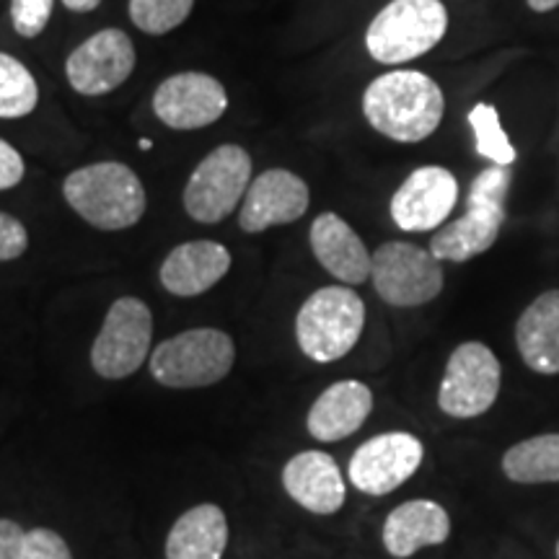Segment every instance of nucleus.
Returning <instances> with one entry per match:
<instances>
[{"mask_svg":"<svg viewBox=\"0 0 559 559\" xmlns=\"http://www.w3.org/2000/svg\"><path fill=\"white\" fill-rule=\"evenodd\" d=\"M366 326V304L347 285H326L311 293L296 317L300 353L313 362H334L358 345Z\"/></svg>","mask_w":559,"mask_h":559,"instance_id":"nucleus-4","label":"nucleus"},{"mask_svg":"<svg viewBox=\"0 0 559 559\" xmlns=\"http://www.w3.org/2000/svg\"><path fill=\"white\" fill-rule=\"evenodd\" d=\"M515 345L534 373H559V288L542 293L515 324Z\"/></svg>","mask_w":559,"mask_h":559,"instance_id":"nucleus-21","label":"nucleus"},{"mask_svg":"<svg viewBox=\"0 0 559 559\" xmlns=\"http://www.w3.org/2000/svg\"><path fill=\"white\" fill-rule=\"evenodd\" d=\"M26 531L16 521L0 519V559H21L24 557Z\"/></svg>","mask_w":559,"mask_h":559,"instance_id":"nucleus-31","label":"nucleus"},{"mask_svg":"<svg viewBox=\"0 0 559 559\" xmlns=\"http://www.w3.org/2000/svg\"><path fill=\"white\" fill-rule=\"evenodd\" d=\"M135 47L122 29H102L70 52L66 73L83 96H104L120 88L135 70Z\"/></svg>","mask_w":559,"mask_h":559,"instance_id":"nucleus-12","label":"nucleus"},{"mask_svg":"<svg viewBox=\"0 0 559 559\" xmlns=\"http://www.w3.org/2000/svg\"><path fill=\"white\" fill-rule=\"evenodd\" d=\"M140 151H151V138L140 140Z\"/></svg>","mask_w":559,"mask_h":559,"instance_id":"nucleus-34","label":"nucleus"},{"mask_svg":"<svg viewBox=\"0 0 559 559\" xmlns=\"http://www.w3.org/2000/svg\"><path fill=\"white\" fill-rule=\"evenodd\" d=\"M55 0H11V21L19 37L34 39L47 29Z\"/></svg>","mask_w":559,"mask_h":559,"instance_id":"nucleus-27","label":"nucleus"},{"mask_svg":"<svg viewBox=\"0 0 559 559\" xmlns=\"http://www.w3.org/2000/svg\"><path fill=\"white\" fill-rule=\"evenodd\" d=\"M502 368L495 353L481 342H464L445 362L438 389V407L443 415L472 419L498 402Z\"/></svg>","mask_w":559,"mask_h":559,"instance_id":"nucleus-10","label":"nucleus"},{"mask_svg":"<svg viewBox=\"0 0 559 559\" xmlns=\"http://www.w3.org/2000/svg\"><path fill=\"white\" fill-rule=\"evenodd\" d=\"M502 472L519 485L559 481V432H544L510 445L502 456Z\"/></svg>","mask_w":559,"mask_h":559,"instance_id":"nucleus-23","label":"nucleus"},{"mask_svg":"<svg viewBox=\"0 0 559 559\" xmlns=\"http://www.w3.org/2000/svg\"><path fill=\"white\" fill-rule=\"evenodd\" d=\"M24 158H21V153L13 148L11 143H5L3 138H0V192L3 190H11V187H16L21 179H24Z\"/></svg>","mask_w":559,"mask_h":559,"instance_id":"nucleus-30","label":"nucleus"},{"mask_svg":"<svg viewBox=\"0 0 559 559\" xmlns=\"http://www.w3.org/2000/svg\"><path fill=\"white\" fill-rule=\"evenodd\" d=\"M459 200V181L443 166L412 171L391 198V218L402 230L423 234L443 226Z\"/></svg>","mask_w":559,"mask_h":559,"instance_id":"nucleus-14","label":"nucleus"},{"mask_svg":"<svg viewBox=\"0 0 559 559\" xmlns=\"http://www.w3.org/2000/svg\"><path fill=\"white\" fill-rule=\"evenodd\" d=\"M449 536L451 519L436 500L402 502L383 523V547L396 559H407L425 547H438Z\"/></svg>","mask_w":559,"mask_h":559,"instance_id":"nucleus-20","label":"nucleus"},{"mask_svg":"<svg viewBox=\"0 0 559 559\" xmlns=\"http://www.w3.org/2000/svg\"><path fill=\"white\" fill-rule=\"evenodd\" d=\"M510 166H487L472 181L466 213L436 230L430 241L432 257L440 262H469L485 254L498 241L506 223V200L510 192Z\"/></svg>","mask_w":559,"mask_h":559,"instance_id":"nucleus-3","label":"nucleus"},{"mask_svg":"<svg viewBox=\"0 0 559 559\" xmlns=\"http://www.w3.org/2000/svg\"><path fill=\"white\" fill-rule=\"evenodd\" d=\"M311 249L321 267L342 285H360L370 277V254L366 243L337 213H321L311 223Z\"/></svg>","mask_w":559,"mask_h":559,"instance_id":"nucleus-19","label":"nucleus"},{"mask_svg":"<svg viewBox=\"0 0 559 559\" xmlns=\"http://www.w3.org/2000/svg\"><path fill=\"white\" fill-rule=\"evenodd\" d=\"M288 498L313 515H332L345 506L347 485L340 464L324 451H300L283 466Z\"/></svg>","mask_w":559,"mask_h":559,"instance_id":"nucleus-16","label":"nucleus"},{"mask_svg":"<svg viewBox=\"0 0 559 559\" xmlns=\"http://www.w3.org/2000/svg\"><path fill=\"white\" fill-rule=\"evenodd\" d=\"M39 102V86L24 62L0 52V120L32 115Z\"/></svg>","mask_w":559,"mask_h":559,"instance_id":"nucleus-24","label":"nucleus"},{"mask_svg":"<svg viewBox=\"0 0 559 559\" xmlns=\"http://www.w3.org/2000/svg\"><path fill=\"white\" fill-rule=\"evenodd\" d=\"M469 124L474 130V140H477V153L492 166H510L515 164L513 143H510L508 132L502 130L500 111L492 104H477L469 111Z\"/></svg>","mask_w":559,"mask_h":559,"instance_id":"nucleus-25","label":"nucleus"},{"mask_svg":"<svg viewBox=\"0 0 559 559\" xmlns=\"http://www.w3.org/2000/svg\"><path fill=\"white\" fill-rule=\"evenodd\" d=\"M29 249V234L19 218L9 213H0V262L19 260Z\"/></svg>","mask_w":559,"mask_h":559,"instance_id":"nucleus-29","label":"nucleus"},{"mask_svg":"<svg viewBox=\"0 0 559 559\" xmlns=\"http://www.w3.org/2000/svg\"><path fill=\"white\" fill-rule=\"evenodd\" d=\"M62 194L83 221L102 230H124L145 213L143 181L120 160H102L68 174Z\"/></svg>","mask_w":559,"mask_h":559,"instance_id":"nucleus-2","label":"nucleus"},{"mask_svg":"<svg viewBox=\"0 0 559 559\" xmlns=\"http://www.w3.org/2000/svg\"><path fill=\"white\" fill-rule=\"evenodd\" d=\"M251 185V158L241 145H221L200 160L185 187V210L198 223L226 221Z\"/></svg>","mask_w":559,"mask_h":559,"instance_id":"nucleus-9","label":"nucleus"},{"mask_svg":"<svg viewBox=\"0 0 559 559\" xmlns=\"http://www.w3.org/2000/svg\"><path fill=\"white\" fill-rule=\"evenodd\" d=\"M62 5L75 13H91L102 5V0H62Z\"/></svg>","mask_w":559,"mask_h":559,"instance_id":"nucleus-32","label":"nucleus"},{"mask_svg":"<svg viewBox=\"0 0 559 559\" xmlns=\"http://www.w3.org/2000/svg\"><path fill=\"white\" fill-rule=\"evenodd\" d=\"M228 109L226 88L207 73H179L153 94V111L171 130H200L218 122Z\"/></svg>","mask_w":559,"mask_h":559,"instance_id":"nucleus-13","label":"nucleus"},{"mask_svg":"<svg viewBox=\"0 0 559 559\" xmlns=\"http://www.w3.org/2000/svg\"><path fill=\"white\" fill-rule=\"evenodd\" d=\"M373 409V391L362 381H337L311 404L306 428L321 443H337L358 432Z\"/></svg>","mask_w":559,"mask_h":559,"instance_id":"nucleus-18","label":"nucleus"},{"mask_svg":"<svg viewBox=\"0 0 559 559\" xmlns=\"http://www.w3.org/2000/svg\"><path fill=\"white\" fill-rule=\"evenodd\" d=\"M234 362V340L221 330L200 326L160 342L151 353V376L160 386L202 389L226 379Z\"/></svg>","mask_w":559,"mask_h":559,"instance_id":"nucleus-6","label":"nucleus"},{"mask_svg":"<svg viewBox=\"0 0 559 559\" xmlns=\"http://www.w3.org/2000/svg\"><path fill=\"white\" fill-rule=\"evenodd\" d=\"M449 32V11L440 0H391L370 21L366 47L383 66H402L430 52Z\"/></svg>","mask_w":559,"mask_h":559,"instance_id":"nucleus-5","label":"nucleus"},{"mask_svg":"<svg viewBox=\"0 0 559 559\" xmlns=\"http://www.w3.org/2000/svg\"><path fill=\"white\" fill-rule=\"evenodd\" d=\"M526 3H528L531 11H536V13H549V11L557 9L559 0H526Z\"/></svg>","mask_w":559,"mask_h":559,"instance_id":"nucleus-33","label":"nucleus"},{"mask_svg":"<svg viewBox=\"0 0 559 559\" xmlns=\"http://www.w3.org/2000/svg\"><path fill=\"white\" fill-rule=\"evenodd\" d=\"M21 559H73L68 542L52 528L26 531L24 557Z\"/></svg>","mask_w":559,"mask_h":559,"instance_id":"nucleus-28","label":"nucleus"},{"mask_svg":"<svg viewBox=\"0 0 559 559\" xmlns=\"http://www.w3.org/2000/svg\"><path fill=\"white\" fill-rule=\"evenodd\" d=\"M445 111L443 91L419 70L379 75L362 94V115L370 128L396 143H419L440 128Z\"/></svg>","mask_w":559,"mask_h":559,"instance_id":"nucleus-1","label":"nucleus"},{"mask_svg":"<svg viewBox=\"0 0 559 559\" xmlns=\"http://www.w3.org/2000/svg\"><path fill=\"white\" fill-rule=\"evenodd\" d=\"M230 270V251L218 241H187L169 251L160 264V285L179 298H192L218 285Z\"/></svg>","mask_w":559,"mask_h":559,"instance_id":"nucleus-17","label":"nucleus"},{"mask_svg":"<svg viewBox=\"0 0 559 559\" xmlns=\"http://www.w3.org/2000/svg\"><path fill=\"white\" fill-rule=\"evenodd\" d=\"M425 459L423 440L412 432H381L358 445L347 466L349 485L370 498L400 489Z\"/></svg>","mask_w":559,"mask_h":559,"instance_id":"nucleus-11","label":"nucleus"},{"mask_svg":"<svg viewBox=\"0 0 559 559\" xmlns=\"http://www.w3.org/2000/svg\"><path fill=\"white\" fill-rule=\"evenodd\" d=\"M557 559H559V542H557Z\"/></svg>","mask_w":559,"mask_h":559,"instance_id":"nucleus-35","label":"nucleus"},{"mask_svg":"<svg viewBox=\"0 0 559 559\" xmlns=\"http://www.w3.org/2000/svg\"><path fill=\"white\" fill-rule=\"evenodd\" d=\"M309 185L288 169H267L249 185L243 194L239 226L247 234H262L272 226H285L304 218L309 210Z\"/></svg>","mask_w":559,"mask_h":559,"instance_id":"nucleus-15","label":"nucleus"},{"mask_svg":"<svg viewBox=\"0 0 559 559\" xmlns=\"http://www.w3.org/2000/svg\"><path fill=\"white\" fill-rule=\"evenodd\" d=\"M226 547V513L215 502H202L174 521L166 536V559H223Z\"/></svg>","mask_w":559,"mask_h":559,"instance_id":"nucleus-22","label":"nucleus"},{"mask_svg":"<svg viewBox=\"0 0 559 559\" xmlns=\"http://www.w3.org/2000/svg\"><path fill=\"white\" fill-rule=\"evenodd\" d=\"M370 280L389 306L415 309L440 296L443 267L430 249L407 241H389L370 254Z\"/></svg>","mask_w":559,"mask_h":559,"instance_id":"nucleus-7","label":"nucleus"},{"mask_svg":"<svg viewBox=\"0 0 559 559\" xmlns=\"http://www.w3.org/2000/svg\"><path fill=\"white\" fill-rule=\"evenodd\" d=\"M151 337L153 313L148 306L132 296L117 298L91 345V368L107 381L128 379L151 355Z\"/></svg>","mask_w":559,"mask_h":559,"instance_id":"nucleus-8","label":"nucleus"},{"mask_svg":"<svg viewBox=\"0 0 559 559\" xmlns=\"http://www.w3.org/2000/svg\"><path fill=\"white\" fill-rule=\"evenodd\" d=\"M194 9V0H130V19L145 34H169L185 24Z\"/></svg>","mask_w":559,"mask_h":559,"instance_id":"nucleus-26","label":"nucleus"}]
</instances>
